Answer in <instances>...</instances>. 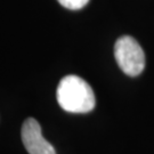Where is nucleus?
I'll return each mask as SVG.
<instances>
[{
    "label": "nucleus",
    "instance_id": "obj_4",
    "mask_svg": "<svg viewBox=\"0 0 154 154\" xmlns=\"http://www.w3.org/2000/svg\"><path fill=\"white\" fill-rule=\"evenodd\" d=\"M63 7L71 11H78L88 4L89 0H57Z\"/></svg>",
    "mask_w": 154,
    "mask_h": 154
},
{
    "label": "nucleus",
    "instance_id": "obj_3",
    "mask_svg": "<svg viewBox=\"0 0 154 154\" xmlns=\"http://www.w3.org/2000/svg\"><path fill=\"white\" fill-rule=\"evenodd\" d=\"M22 142L29 154H56L53 145L42 136L39 122L33 119H26L22 126Z\"/></svg>",
    "mask_w": 154,
    "mask_h": 154
},
{
    "label": "nucleus",
    "instance_id": "obj_2",
    "mask_svg": "<svg viewBox=\"0 0 154 154\" xmlns=\"http://www.w3.org/2000/svg\"><path fill=\"white\" fill-rule=\"evenodd\" d=\"M114 56L118 65L129 77H137L145 67V54L134 38L125 35L116 40Z\"/></svg>",
    "mask_w": 154,
    "mask_h": 154
},
{
    "label": "nucleus",
    "instance_id": "obj_1",
    "mask_svg": "<svg viewBox=\"0 0 154 154\" xmlns=\"http://www.w3.org/2000/svg\"><path fill=\"white\" fill-rule=\"evenodd\" d=\"M56 98L60 106L69 113H88L96 104L91 87L78 75H66L62 79Z\"/></svg>",
    "mask_w": 154,
    "mask_h": 154
}]
</instances>
